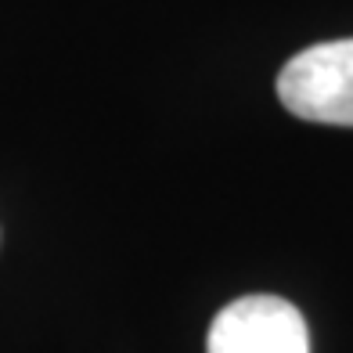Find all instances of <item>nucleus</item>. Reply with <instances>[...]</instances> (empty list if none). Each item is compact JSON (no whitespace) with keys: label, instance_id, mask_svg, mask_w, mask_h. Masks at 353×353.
<instances>
[{"label":"nucleus","instance_id":"2","mask_svg":"<svg viewBox=\"0 0 353 353\" xmlns=\"http://www.w3.org/2000/svg\"><path fill=\"white\" fill-rule=\"evenodd\" d=\"M205 353H310V332L281 296H242L210 325Z\"/></svg>","mask_w":353,"mask_h":353},{"label":"nucleus","instance_id":"1","mask_svg":"<svg viewBox=\"0 0 353 353\" xmlns=\"http://www.w3.org/2000/svg\"><path fill=\"white\" fill-rule=\"evenodd\" d=\"M278 98L307 123L353 126V40L314 43L278 72Z\"/></svg>","mask_w":353,"mask_h":353}]
</instances>
